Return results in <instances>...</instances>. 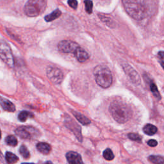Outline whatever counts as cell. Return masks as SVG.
<instances>
[{"label":"cell","instance_id":"15","mask_svg":"<svg viewBox=\"0 0 164 164\" xmlns=\"http://www.w3.org/2000/svg\"><path fill=\"white\" fill-rule=\"evenodd\" d=\"M157 127L151 124H147L143 127L144 132L148 135H153L157 132Z\"/></svg>","mask_w":164,"mask_h":164},{"label":"cell","instance_id":"9","mask_svg":"<svg viewBox=\"0 0 164 164\" xmlns=\"http://www.w3.org/2000/svg\"><path fill=\"white\" fill-rule=\"evenodd\" d=\"M122 67L124 72L129 76L132 82L134 84L139 85L140 83V78L138 72L132 66L127 64H124V65H122Z\"/></svg>","mask_w":164,"mask_h":164},{"label":"cell","instance_id":"3","mask_svg":"<svg viewBox=\"0 0 164 164\" xmlns=\"http://www.w3.org/2000/svg\"><path fill=\"white\" fill-rule=\"evenodd\" d=\"M94 75L97 84L102 88H106L112 83V75L107 67L98 65L94 68Z\"/></svg>","mask_w":164,"mask_h":164},{"label":"cell","instance_id":"28","mask_svg":"<svg viewBox=\"0 0 164 164\" xmlns=\"http://www.w3.org/2000/svg\"><path fill=\"white\" fill-rule=\"evenodd\" d=\"M68 5H69L70 7L73 9H76L78 7V2L77 0H68Z\"/></svg>","mask_w":164,"mask_h":164},{"label":"cell","instance_id":"17","mask_svg":"<svg viewBox=\"0 0 164 164\" xmlns=\"http://www.w3.org/2000/svg\"><path fill=\"white\" fill-rule=\"evenodd\" d=\"M72 114L76 117V119L82 124L83 125H88L90 123V121L85 116L82 115V114L76 112V111H72Z\"/></svg>","mask_w":164,"mask_h":164},{"label":"cell","instance_id":"29","mask_svg":"<svg viewBox=\"0 0 164 164\" xmlns=\"http://www.w3.org/2000/svg\"><path fill=\"white\" fill-rule=\"evenodd\" d=\"M148 145H150L151 147H155L158 145V142L156 140L152 139V140H150L148 142Z\"/></svg>","mask_w":164,"mask_h":164},{"label":"cell","instance_id":"1","mask_svg":"<svg viewBox=\"0 0 164 164\" xmlns=\"http://www.w3.org/2000/svg\"><path fill=\"white\" fill-rule=\"evenodd\" d=\"M122 3L127 14L137 21L150 16L153 10L152 0H122Z\"/></svg>","mask_w":164,"mask_h":164},{"label":"cell","instance_id":"12","mask_svg":"<svg viewBox=\"0 0 164 164\" xmlns=\"http://www.w3.org/2000/svg\"><path fill=\"white\" fill-rule=\"evenodd\" d=\"M74 54L77 60L80 62H84L89 59L88 53L80 46L76 50Z\"/></svg>","mask_w":164,"mask_h":164},{"label":"cell","instance_id":"32","mask_svg":"<svg viewBox=\"0 0 164 164\" xmlns=\"http://www.w3.org/2000/svg\"><path fill=\"white\" fill-rule=\"evenodd\" d=\"M44 164H53V163L51 161H46V163H44Z\"/></svg>","mask_w":164,"mask_h":164},{"label":"cell","instance_id":"35","mask_svg":"<svg viewBox=\"0 0 164 164\" xmlns=\"http://www.w3.org/2000/svg\"><path fill=\"white\" fill-rule=\"evenodd\" d=\"M1 136H2V133L1 131H0V139H1Z\"/></svg>","mask_w":164,"mask_h":164},{"label":"cell","instance_id":"30","mask_svg":"<svg viewBox=\"0 0 164 164\" xmlns=\"http://www.w3.org/2000/svg\"><path fill=\"white\" fill-rule=\"evenodd\" d=\"M158 55L161 61H164V51H160L158 54Z\"/></svg>","mask_w":164,"mask_h":164},{"label":"cell","instance_id":"16","mask_svg":"<svg viewBox=\"0 0 164 164\" xmlns=\"http://www.w3.org/2000/svg\"><path fill=\"white\" fill-rule=\"evenodd\" d=\"M61 14H62L61 11L59 9H57L55 10H54L52 13L47 15L44 17V20L47 22H51L57 20V18H59L61 15Z\"/></svg>","mask_w":164,"mask_h":164},{"label":"cell","instance_id":"33","mask_svg":"<svg viewBox=\"0 0 164 164\" xmlns=\"http://www.w3.org/2000/svg\"><path fill=\"white\" fill-rule=\"evenodd\" d=\"M2 152L0 151V160H2Z\"/></svg>","mask_w":164,"mask_h":164},{"label":"cell","instance_id":"34","mask_svg":"<svg viewBox=\"0 0 164 164\" xmlns=\"http://www.w3.org/2000/svg\"><path fill=\"white\" fill-rule=\"evenodd\" d=\"M21 164H34V163H23Z\"/></svg>","mask_w":164,"mask_h":164},{"label":"cell","instance_id":"10","mask_svg":"<svg viewBox=\"0 0 164 164\" xmlns=\"http://www.w3.org/2000/svg\"><path fill=\"white\" fill-rule=\"evenodd\" d=\"M65 125L72 132H73L77 139L80 142H82L83 138L81 133V127L79 125L72 119L69 117V120L65 119Z\"/></svg>","mask_w":164,"mask_h":164},{"label":"cell","instance_id":"21","mask_svg":"<svg viewBox=\"0 0 164 164\" xmlns=\"http://www.w3.org/2000/svg\"><path fill=\"white\" fill-rule=\"evenodd\" d=\"M148 159L153 164H164V158L161 156L151 155Z\"/></svg>","mask_w":164,"mask_h":164},{"label":"cell","instance_id":"26","mask_svg":"<svg viewBox=\"0 0 164 164\" xmlns=\"http://www.w3.org/2000/svg\"><path fill=\"white\" fill-rule=\"evenodd\" d=\"M85 6V10L86 12L90 14L93 12V3L91 0H85L84 1Z\"/></svg>","mask_w":164,"mask_h":164},{"label":"cell","instance_id":"8","mask_svg":"<svg viewBox=\"0 0 164 164\" xmlns=\"http://www.w3.org/2000/svg\"><path fill=\"white\" fill-rule=\"evenodd\" d=\"M80 46L75 42L71 41H62L59 43L58 48L60 51L64 53H75Z\"/></svg>","mask_w":164,"mask_h":164},{"label":"cell","instance_id":"5","mask_svg":"<svg viewBox=\"0 0 164 164\" xmlns=\"http://www.w3.org/2000/svg\"><path fill=\"white\" fill-rule=\"evenodd\" d=\"M0 58L10 67L14 66L13 53L9 45L4 41L0 40Z\"/></svg>","mask_w":164,"mask_h":164},{"label":"cell","instance_id":"18","mask_svg":"<svg viewBox=\"0 0 164 164\" xmlns=\"http://www.w3.org/2000/svg\"><path fill=\"white\" fill-rule=\"evenodd\" d=\"M98 16L99 17V19H101V20L104 23H105L108 26H110L111 28L114 26L115 23H114V21L111 19L110 17H108V16H106V15H103V14H99Z\"/></svg>","mask_w":164,"mask_h":164},{"label":"cell","instance_id":"2","mask_svg":"<svg viewBox=\"0 0 164 164\" xmlns=\"http://www.w3.org/2000/svg\"><path fill=\"white\" fill-rule=\"evenodd\" d=\"M109 110L113 118L119 123H125L132 116L131 108L122 101H115L111 103Z\"/></svg>","mask_w":164,"mask_h":164},{"label":"cell","instance_id":"22","mask_svg":"<svg viewBox=\"0 0 164 164\" xmlns=\"http://www.w3.org/2000/svg\"><path fill=\"white\" fill-rule=\"evenodd\" d=\"M150 90L151 92L153 93V95L155 96V97L158 99H161V96L160 95V93L158 92V88L156 87V85H155V83H153V82H151L150 83Z\"/></svg>","mask_w":164,"mask_h":164},{"label":"cell","instance_id":"31","mask_svg":"<svg viewBox=\"0 0 164 164\" xmlns=\"http://www.w3.org/2000/svg\"><path fill=\"white\" fill-rule=\"evenodd\" d=\"M160 64H161L162 68L164 69V61H161L160 62Z\"/></svg>","mask_w":164,"mask_h":164},{"label":"cell","instance_id":"23","mask_svg":"<svg viewBox=\"0 0 164 164\" xmlns=\"http://www.w3.org/2000/svg\"><path fill=\"white\" fill-rule=\"evenodd\" d=\"M5 142L8 145H11V146H15L17 145V138L14 135H8L7 137L5 139Z\"/></svg>","mask_w":164,"mask_h":164},{"label":"cell","instance_id":"13","mask_svg":"<svg viewBox=\"0 0 164 164\" xmlns=\"http://www.w3.org/2000/svg\"><path fill=\"white\" fill-rule=\"evenodd\" d=\"M0 105L3 108V110L7 112H14L15 110V106L11 101L1 96H0Z\"/></svg>","mask_w":164,"mask_h":164},{"label":"cell","instance_id":"14","mask_svg":"<svg viewBox=\"0 0 164 164\" xmlns=\"http://www.w3.org/2000/svg\"><path fill=\"white\" fill-rule=\"evenodd\" d=\"M37 149L41 153L47 155V154L49 153V152L51 151V145L48 143L39 142L37 144Z\"/></svg>","mask_w":164,"mask_h":164},{"label":"cell","instance_id":"7","mask_svg":"<svg viewBox=\"0 0 164 164\" xmlns=\"http://www.w3.org/2000/svg\"><path fill=\"white\" fill-rule=\"evenodd\" d=\"M46 74L48 78L54 84H60L64 79L62 71L55 67L49 66L47 68Z\"/></svg>","mask_w":164,"mask_h":164},{"label":"cell","instance_id":"6","mask_svg":"<svg viewBox=\"0 0 164 164\" xmlns=\"http://www.w3.org/2000/svg\"><path fill=\"white\" fill-rule=\"evenodd\" d=\"M16 135L23 139H35L39 136V133L35 127L31 126H21L15 131Z\"/></svg>","mask_w":164,"mask_h":164},{"label":"cell","instance_id":"19","mask_svg":"<svg viewBox=\"0 0 164 164\" xmlns=\"http://www.w3.org/2000/svg\"><path fill=\"white\" fill-rule=\"evenodd\" d=\"M5 159L7 163L9 164H14L19 160V158H18V157L15 155L8 151L5 154Z\"/></svg>","mask_w":164,"mask_h":164},{"label":"cell","instance_id":"25","mask_svg":"<svg viewBox=\"0 0 164 164\" xmlns=\"http://www.w3.org/2000/svg\"><path fill=\"white\" fill-rule=\"evenodd\" d=\"M20 153L22 155V156L25 159H28L30 156V152H29L28 148L24 145H23L22 146H21L20 149Z\"/></svg>","mask_w":164,"mask_h":164},{"label":"cell","instance_id":"20","mask_svg":"<svg viewBox=\"0 0 164 164\" xmlns=\"http://www.w3.org/2000/svg\"><path fill=\"white\" fill-rule=\"evenodd\" d=\"M33 117V114L28 111H23L18 116V119L21 122H25L28 118Z\"/></svg>","mask_w":164,"mask_h":164},{"label":"cell","instance_id":"11","mask_svg":"<svg viewBox=\"0 0 164 164\" xmlns=\"http://www.w3.org/2000/svg\"><path fill=\"white\" fill-rule=\"evenodd\" d=\"M66 158L69 164H84L82 156L74 151H69L66 154Z\"/></svg>","mask_w":164,"mask_h":164},{"label":"cell","instance_id":"4","mask_svg":"<svg viewBox=\"0 0 164 164\" xmlns=\"http://www.w3.org/2000/svg\"><path fill=\"white\" fill-rule=\"evenodd\" d=\"M47 7V0H28L24 7L25 14L31 17L42 14Z\"/></svg>","mask_w":164,"mask_h":164},{"label":"cell","instance_id":"24","mask_svg":"<svg viewBox=\"0 0 164 164\" xmlns=\"http://www.w3.org/2000/svg\"><path fill=\"white\" fill-rule=\"evenodd\" d=\"M103 157L108 161L112 160L114 158V155L110 149H106L103 151Z\"/></svg>","mask_w":164,"mask_h":164},{"label":"cell","instance_id":"27","mask_svg":"<svg viewBox=\"0 0 164 164\" xmlns=\"http://www.w3.org/2000/svg\"><path fill=\"white\" fill-rule=\"evenodd\" d=\"M128 136V138L133 141H136L138 142H141L142 140V137L137 133H131L127 135Z\"/></svg>","mask_w":164,"mask_h":164}]
</instances>
